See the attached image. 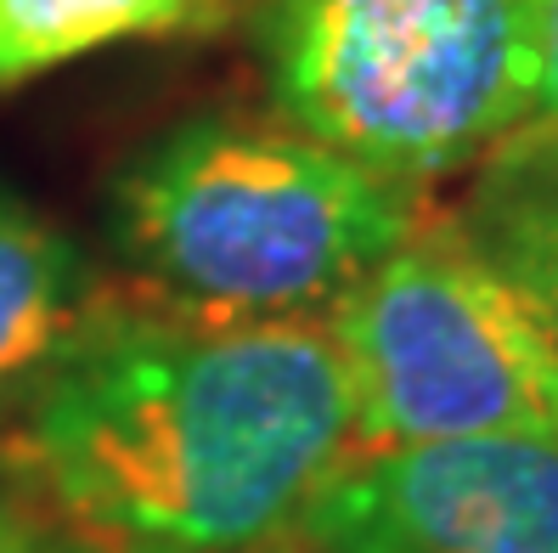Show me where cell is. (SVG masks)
<instances>
[{
    "instance_id": "cell-1",
    "label": "cell",
    "mask_w": 558,
    "mask_h": 553,
    "mask_svg": "<svg viewBox=\"0 0 558 553\" xmlns=\"http://www.w3.org/2000/svg\"><path fill=\"white\" fill-rule=\"evenodd\" d=\"M355 446L322 316L226 322L102 294L0 418L7 464L69 537L254 553Z\"/></svg>"
},
{
    "instance_id": "cell-2",
    "label": "cell",
    "mask_w": 558,
    "mask_h": 553,
    "mask_svg": "<svg viewBox=\"0 0 558 553\" xmlns=\"http://www.w3.org/2000/svg\"><path fill=\"white\" fill-rule=\"evenodd\" d=\"M423 215V187L248 113L170 124L108 192L136 294L226 322L327 316Z\"/></svg>"
},
{
    "instance_id": "cell-3",
    "label": "cell",
    "mask_w": 558,
    "mask_h": 553,
    "mask_svg": "<svg viewBox=\"0 0 558 553\" xmlns=\"http://www.w3.org/2000/svg\"><path fill=\"white\" fill-rule=\"evenodd\" d=\"M254 40L282 124L423 192L536 113L542 0H271Z\"/></svg>"
},
{
    "instance_id": "cell-4",
    "label": "cell",
    "mask_w": 558,
    "mask_h": 553,
    "mask_svg": "<svg viewBox=\"0 0 558 553\" xmlns=\"http://www.w3.org/2000/svg\"><path fill=\"white\" fill-rule=\"evenodd\" d=\"M322 322L350 378L355 446L558 424V345L463 243L451 209L423 215Z\"/></svg>"
},
{
    "instance_id": "cell-5",
    "label": "cell",
    "mask_w": 558,
    "mask_h": 553,
    "mask_svg": "<svg viewBox=\"0 0 558 553\" xmlns=\"http://www.w3.org/2000/svg\"><path fill=\"white\" fill-rule=\"evenodd\" d=\"M288 553H558V441L350 446L277 537Z\"/></svg>"
},
{
    "instance_id": "cell-6",
    "label": "cell",
    "mask_w": 558,
    "mask_h": 553,
    "mask_svg": "<svg viewBox=\"0 0 558 553\" xmlns=\"http://www.w3.org/2000/svg\"><path fill=\"white\" fill-rule=\"evenodd\" d=\"M451 220L558 345V130H513L497 153H485Z\"/></svg>"
},
{
    "instance_id": "cell-7",
    "label": "cell",
    "mask_w": 558,
    "mask_h": 553,
    "mask_svg": "<svg viewBox=\"0 0 558 553\" xmlns=\"http://www.w3.org/2000/svg\"><path fill=\"white\" fill-rule=\"evenodd\" d=\"M96 300L102 282L90 277L80 243L0 192V418L80 334Z\"/></svg>"
},
{
    "instance_id": "cell-8",
    "label": "cell",
    "mask_w": 558,
    "mask_h": 553,
    "mask_svg": "<svg viewBox=\"0 0 558 553\" xmlns=\"http://www.w3.org/2000/svg\"><path fill=\"white\" fill-rule=\"evenodd\" d=\"M215 0H0V91L69 69L119 40L181 35Z\"/></svg>"
},
{
    "instance_id": "cell-9",
    "label": "cell",
    "mask_w": 558,
    "mask_h": 553,
    "mask_svg": "<svg viewBox=\"0 0 558 553\" xmlns=\"http://www.w3.org/2000/svg\"><path fill=\"white\" fill-rule=\"evenodd\" d=\"M51 519L46 508L35 503V492L0 464V553H40L51 542Z\"/></svg>"
},
{
    "instance_id": "cell-10",
    "label": "cell",
    "mask_w": 558,
    "mask_h": 553,
    "mask_svg": "<svg viewBox=\"0 0 558 553\" xmlns=\"http://www.w3.org/2000/svg\"><path fill=\"white\" fill-rule=\"evenodd\" d=\"M524 130H558V0H542V80H536V113Z\"/></svg>"
},
{
    "instance_id": "cell-11",
    "label": "cell",
    "mask_w": 558,
    "mask_h": 553,
    "mask_svg": "<svg viewBox=\"0 0 558 553\" xmlns=\"http://www.w3.org/2000/svg\"><path fill=\"white\" fill-rule=\"evenodd\" d=\"M40 553H181V548H124V542H90V537L51 531V542Z\"/></svg>"
},
{
    "instance_id": "cell-12",
    "label": "cell",
    "mask_w": 558,
    "mask_h": 553,
    "mask_svg": "<svg viewBox=\"0 0 558 553\" xmlns=\"http://www.w3.org/2000/svg\"><path fill=\"white\" fill-rule=\"evenodd\" d=\"M254 553H288V548H277V542H266V548H254Z\"/></svg>"
},
{
    "instance_id": "cell-13",
    "label": "cell",
    "mask_w": 558,
    "mask_h": 553,
    "mask_svg": "<svg viewBox=\"0 0 558 553\" xmlns=\"http://www.w3.org/2000/svg\"><path fill=\"white\" fill-rule=\"evenodd\" d=\"M553 441H558V424H553Z\"/></svg>"
}]
</instances>
